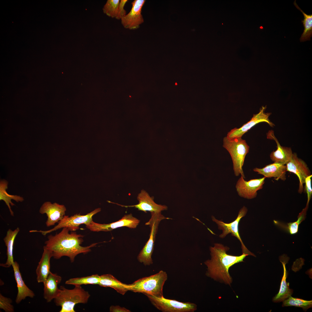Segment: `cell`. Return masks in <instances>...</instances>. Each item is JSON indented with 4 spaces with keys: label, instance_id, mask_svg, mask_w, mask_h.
Listing matches in <instances>:
<instances>
[{
    "label": "cell",
    "instance_id": "cell-1",
    "mask_svg": "<svg viewBox=\"0 0 312 312\" xmlns=\"http://www.w3.org/2000/svg\"><path fill=\"white\" fill-rule=\"evenodd\" d=\"M70 231L68 228L64 227L60 233L55 235H49L48 240L45 242L44 246L52 252L53 257L54 259H57L62 257L66 256L73 263L78 255L90 252L91 248L95 246L97 243L82 246L81 245L83 241V236L75 232L69 233Z\"/></svg>",
    "mask_w": 312,
    "mask_h": 312
},
{
    "label": "cell",
    "instance_id": "cell-2",
    "mask_svg": "<svg viewBox=\"0 0 312 312\" xmlns=\"http://www.w3.org/2000/svg\"><path fill=\"white\" fill-rule=\"evenodd\" d=\"M229 248L220 243H215L213 247L209 248L211 259L204 262L207 267L206 275L214 280L231 285L232 278L229 270L235 264L244 261L248 255L242 253L236 256L228 254L226 252Z\"/></svg>",
    "mask_w": 312,
    "mask_h": 312
},
{
    "label": "cell",
    "instance_id": "cell-3",
    "mask_svg": "<svg viewBox=\"0 0 312 312\" xmlns=\"http://www.w3.org/2000/svg\"><path fill=\"white\" fill-rule=\"evenodd\" d=\"M72 289L60 287V292L54 299L56 305L61 307L60 312H75L74 307L79 303L86 304L90 295L81 285H76Z\"/></svg>",
    "mask_w": 312,
    "mask_h": 312
},
{
    "label": "cell",
    "instance_id": "cell-4",
    "mask_svg": "<svg viewBox=\"0 0 312 312\" xmlns=\"http://www.w3.org/2000/svg\"><path fill=\"white\" fill-rule=\"evenodd\" d=\"M167 279L166 272L161 270L155 274L135 281L130 284V291L161 297L163 296V287Z\"/></svg>",
    "mask_w": 312,
    "mask_h": 312
},
{
    "label": "cell",
    "instance_id": "cell-5",
    "mask_svg": "<svg viewBox=\"0 0 312 312\" xmlns=\"http://www.w3.org/2000/svg\"><path fill=\"white\" fill-rule=\"evenodd\" d=\"M223 142V146L231 156L235 175L237 177L241 174L245 179L242 167L246 156L249 152V146L242 137L229 139L226 137L224 138Z\"/></svg>",
    "mask_w": 312,
    "mask_h": 312
},
{
    "label": "cell",
    "instance_id": "cell-6",
    "mask_svg": "<svg viewBox=\"0 0 312 312\" xmlns=\"http://www.w3.org/2000/svg\"><path fill=\"white\" fill-rule=\"evenodd\" d=\"M151 213V218L145 224V225L149 226L150 228L149 238L137 257L138 261L146 266L150 265L153 263L152 255L154 250L156 235L160 222L165 219H169L165 217L161 212Z\"/></svg>",
    "mask_w": 312,
    "mask_h": 312
},
{
    "label": "cell",
    "instance_id": "cell-7",
    "mask_svg": "<svg viewBox=\"0 0 312 312\" xmlns=\"http://www.w3.org/2000/svg\"><path fill=\"white\" fill-rule=\"evenodd\" d=\"M101 210V208H97L86 215H82L79 213L70 217L65 215L63 218L58 222V224L52 229L47 231L32 230L29 232L31 233H40L42 235H46L48 233L64 227L68 228L70 231H75L78 230L79 226L82 224H85L86 225L89 224L93 221V216Z\"/></svg>",
    "mask_w": 312,
    "mask_h": 312
},
{
    "label": "cell",
    "instance_id": "cell-8",
    "mask_svg": "<svg viewBox=\"0 0 312 312\" xmlns=\"http://www.w3.org/2000/svg\"><path fill=\"white\" fill-rule=\"evenodd\" d=\"M145 295L155 308L163 312H194L197 309V305L194 303L182 302L166 298L164 296L158 297Z\"/></svg>",
    "mask_w": 312,
    "mask_h": 312
},
{
    "label": "cell",
    "instance_id": "cell-9",
    "mask_svg": "<svg viewBox=\"0 0 312 312\" xmlns=\"http://www.w3.org/2000/svg\"><path fill=\"white\" fill-rule=\"evenodd\" d=\"M247 211V208L245 206H243L239 210L235 220L229 223H226L222 221L218 220L213 216H212L211 218L213 221L217 224L218 229L222 231V233L219 235L220 237L224 238L227 235L231 233L232 236L235 237L240 241L241 244L242 253L255 257L244 245L239 233L238 225L239 222L241 219L246 216Z\"/></svg>",
    "mask_w": 312,
    "mask_h": 312
},
{
    "label": "cell",
    "instance_id": "cell-10",
    "mask_svg": "<svg viewBox=\"0 0 312 312\" xmlns=\"http://www.w3.org/2000/svg\"><path fill=\"white\" fill-rule=\"evenodd\" d=\"M140 220L133 217L132 214L125 215L120 220L111 223L100 224L92 221L86 227L90 231L94 232L111 231L117 228L126 227L130 229L136 228L140 223Z\"/></svg>",
    "mask_w": 312,
    "mask_h": 312
},
{
    "label": "cell",
    "instance_id": "cell-11",
    "mask_svg": "<svg viewBox=\"0 0 312 312\" xmlns=\"http://www.w3.org/2000/svg\"><path fill=\"white\" fill-rule=\"evenodd\" d=\"M265 177L245 181L241 176L237 181L235 187L238 195L240 197L248 199L255 198L257 192L263 188Z\"/></svg>",
    "mask_w": 312,
    "mask_h": 312
},
{
    "label": "cell",
    "instance_id": "cell-12",
    "mask_svg": "<svg viewBox=\"0 0 312 312\" xmlns=\"http://www.w3.org/2000/svg\"><path fill=\"white\" fill-rule=\"evenodd\" d=\"M266 108V106H262L260 109L259 112L257 114H254L249 121L243 125L241 127L239 128H235L228 132L226 137L229 139L242 137L245 133L252 127L261 122H266L271 127H273L274 125V124L269 119L271 113L265 112Z\"/></svg>",
    "mask_w": 312,
    "mask_h": 312
},
{
    "label": "cell",
    "instance_id": "cell-13",
    "mask_svg": "<svg viewBox=\"0 0 312 312\" xmlns=\"http://www.w3.org/2000/svg\"><path fill=\"white\" fill-rule=\"evenodd\" d=\"M145 2V0H135L132 1L130 11L120 19L121 24L124 28L130 30L136 29L144 22L141 13L142 8Z\"/></svg>",
    "mask_w": 312,
    "mask_h": 312
},
{
    "label": "cell",
    "instance_id": "cell-14",
    "mask_svg": "<svg viewBox=\"0 0 312 312\" xmlns=\"http://www.w3.org/2000/svg\"><path fill=\"white\" fill-rule=\"evenodd\" d=\"M137 199L138 203L131 205H124L111 201H108V202L126 208L134 207L137 209L139 211L145 213L147 211H149L151 213L161 212L168 209V207L166 205L158 204L155 203L154 200V197L151 196L144 189L141 190L138 194Z\"/></svg>",
    "mask_w": 312,
    "mask_h": 312
},
{
    "label": "cell",
    "instance_id": "cell-15",
    "mask_svg": "<svg viewBox=\"0 0 312 312\" xmlns=\"http://www.w3.org/2000/svg\"><path fill=\"white\" fill-rule=\"evenodd\" d=\"M287 171L292 172L298 177L299 181L298 192L301 194L303 191V184L306 178L311 175V172L306 163L299 158L296 153H293L291 160L286 165Z\"/></svg>",
    "mask_w": 312,
    "mask_h": 312
},
{
    "label": "cell",
    "instance_id": "cell-16",
    "mask_svg": "<svg viewBox=\"0 0 312 312\" xmlns=\"http://www.w3.org/2000/svg\"><path fill=\"white\" fill-rule=\"evenodd\" d=\"M66 211V208L64 205L56 203H51L47 201L42 205L39 211L41 214H46L47 218L45 224L49 227L54 225L61 220L65 216Z\"/></svg>",
    "mask_w": 312,
    "mask_h": 312
},
{
    "label": "cell",
    "instance_id": "cell-17",
    "mask_svg": "<svg viewBox=\"0 0 312 312\" xmlns=\"http://www.w3.org/2000/svg\"><path fill=\"white\" fill-rule=\"evenodd\" d=\"M267 138L274 140L277 144V149L273 151L270 155L271 160L274 162L286 165L291 160L293 156V153L291 148L281 146L272 131L268 132Z\"/></svg>",
    "mask_w": 312,
    "mask_h": 312
},
{
    "label": "cell",
    "instance_id": "cell-18",
    "mask_svg": "<svg viewBox=\"0 0 312 312\" xmlns=\"http://www.w3.org/2000/svg\"><path fill=\"white\" fill-rule=\"evenodd\" d=\"M253 170L265 178L273 177L276 181L281 179L284 181L286 179V165L279 163L274 162L262 168H255Z\"/></svg>",
    "mask_w": 312,
    "mask_h": 312
},
{
    "label": "cell",
    "instance_id": "cell-19",
    "mask_svg": "<svg viewBox=\"0 0 312 312\" xmlns=\"http://www.w3.org/2000/svg\"><path fill=\"white\" fill-rule=\"evenodd\" d=\"M62 280V278L60 276L50 272L43 283L44 297L47 302H51L59 294L60 289L58 288V285Z\"/></svg>",
    "mask_w": 312,
    "mask_h": 312
},
{
    "label": "cell",
    "instance_id": "cell-20",
    "mask_svg": "<svg viewBox=\"0 0 312 312\" xmlns=\"http://www.w3.org/2000/svg\"><path fill=\"white\" fill-rule=\"evenodd\" d=\"M289 258L285 254L279 257V259L282 263L283 268V274L281 280L280 288L278 293L272 298V301L274 302H283L285 299L291 296L293 290L289 288V283L286 281L287 276V272L286 268V264L288 263Z\"/></svg>",
    "mask_w": 312,
    "mask_h": 312
},
{
    "label": "cell",
    "instance_id": "cell-21",
    "mask_svg": "<svg viewBox=\"0 0 312 312\" xmlns=\"http://www.w3.org/2000/svg\"><path fill=\"white\" fill-rule=\"evenodd\" d=\"M12 266L17 287L18 292L16 299V303H19L27 297L34 298L35 294L25 285L22 277L18 263L16 261H14Z\"/></svg>",
    "mask_w": 312,
    "mask_h": 312
},
{
    "label": "cell",
    "instance_id": "cell-22",
    "mask_svg": "<svg viewBox=\"0 0 312 312\" xmlns=\"http://www.w3.org/2000/svg\"><path fill=\"white\" fill-rule=\"evenodd\" d=\"M53 257L52 252L43 247V252L36 270L38 283H43L50 272V261Z\"/></svg>",
    "mask_w": 312,
    "mask_h": 312
},
{
    "label": "cell",
    "instance_id": "cell-23",
    "mask_svg": "<svg viewBox=\"0 0 312 312\" xmlns=\"http://www.w3.org/2000/svg\"><path fill=\"white\" fill-rule=\"evenodd\" d=\"M99 285L101 287H109L114 289L119 293L124 295L130 291V284L122 283L110 274H106L100 276Z\"/></svg>",
    "mask_w": 312,
    "mask_h": 312
},
{
    "label": "cell",
    "instance_id": "cell-24",
    "mask_svg": "<svg viewBox=\"0 0 312 312\" xmlns=\"http://www.w3.org/2000/svg\"><path fill=\"white\" fill-rule=\"evenodd\" d=\"M19 231L20 229L18 227L14 231L9 229L7 231L6 235L3 239L7 247V258L5 263L0 264L1 266L5 268H9L12 266L14 263L13 249L14 242Z\"/></svg>",
    "mask_w": 312,
    "mask_h": 312
},
{
    "label": "cell",
    "instance_id": "cell-25",
    "mask_svg": "<svg viewBox=\"0 0 312 312\" xmlns=\"http://www.w3.org/2000/svg\"><path fill=\"white\" fill-rule=\"evenodd\" d=\"M308 207L309 205H306L305 208L299 214L297 220L295 222L285 224L279 221L274 220V223L279 228L290 234H295L298 232L299 224L305 218Z\"/></svg>",
    "mask_w": 312,
    "mask_h": 312
},
{
    "label": "cell",
    "instance_id": "cell-26",
    "mask_svg": "<svg viewBox=\"0 0 312 312\" xmlns=\"http://www.w3.org/2000/svg\"><path fill=\"white\" fill-rule=\"evenodd\" d=\"M8 182L6 180L0 181V200H3L5 202L9 209L11 215L14 216V212L11 209L10 204L12 206L14 205L15 204L12 202L11 200H14L18 202H22L24 200V198L20 196L8 194L6 191V190L8 188Z\"/></svg>",
    "mask_w": 312,
    "mask_h": 312
},
{
    "label": "cell",
    "instance_id": "cell-27",
    "mask_svg": "<svg viewBox=\"0 0 312 312\" xmlns=\"http://www.w3.org/2000/svg\"><path fill=\"white\" fill-rule=\"evenodd\" d=\"M294 4L297 9L300 10L302 13L304 18L302 21V22L304 27L303 32L300 38V42H304L309 40L312 35V14H307L305 13L297 4L296 0Z\"/></svg>",
    "mask_w": 312,
    "mask_h": 312
},
{
    "label": "cell",
    "instance_id": "cell-28",
    "mask_svg": "<svg viewBox=\"0 0 312 312\" xmlns=\"http://www.w3.org/2000/svg\"><path fill=\"white\" fill-rule=\"evenodd\" d=\"M100 277L98 274L81 277L70 278L66 281L65 284L74 285H82L99 284Z\"/></svg>",
    "mask_w": 312,
    "mask_h": 312
},
{
    "label": "cell",
    "instance_id": "cell-29",
    "mask_svg": "<svg viewBox=\"0 0 312 312\" xmlns=\"http://www.w3.org/2000/svg\"><path fill=\"white\" fill-rule=\"evenodd\" d=\"M282 307L295 306L301 307L304 311L312 307V301L289 297L283 301Z\"/></svg>",
    "mask_w": 312,
    "mask_h": 312
},
{
    "label": "cell",
    "instance_id": "cell-30",
    "mask_svg": "<svg viewBox=\"0 0 312 312\" xmlns=\"http://www.w3.org/2000/svg\"><path fill=\"white\" fill-rule=\"evenodd\" d=\"M120 1L119 0H107L103 8V13L109 17L116 18Z\"/></svg>",
    "mask_w": 312,
    "mask_h": 312
},
{
    "label": "cell",
    "instance_id": "cell-31",
    "mask_svg": "<svg viewBox=\"0 0 312 312\" xmlns=\"http://www.w3.org/2000/svg\"><path fill=\"white\" fill-rule=\"evenodd\" d=\"M12 300L10 298L0 294V308L6 312H13L14 307L12 304Z\"/></svg>",
    "mask_w": 312,
    "mask_h": 312
},
{
    "label": "cell",
    "instance_id": "cell-32",
    "mask_svg": "<svg viewBox=\"0 0 312 312\" xmlns=\"http://www.w3.org/2000/svg\"><path fill=\"white\" fill-rule=\"evenodd\" d=\"M312 175L311 174L307 177L305 179L304 188L303 191L307 193V201L306 205H309L310 200L312 195V189L311 187V180Z\"/></svg>",
    "mask_w": 312,
    "mask_h": 312
},
{
    "label": "cell",
    "instance_id": "cell-33",
    "mask_svg": "<svg viewBox=\"0 0 312 312\" xmlns=\"http://www.w3.org/2000/svg\"><path fill=\"white\" fill-rule=\"evenodd\" d=\"M128 1V0H120L118 5L117 14L116 18L120 20L126 15V11L124 9L125 6Z\"/></svg>",
    "mask_w": 312,
    "mask_h": 312
},
{
    "label": "cell",
    "instance_id": "cell-34",
    "mask_svg": "<svg viewBox=\"0 0 312 312\" xmlns=\"http://www.w3.org/2000/svg\"><path fill=\"white\" fill-rule=\"evenodd\" d=\"M109 311L110 312H131V311L129 309L124 307H122L118 305H112L109 308Z\"/></svg>",
    "mask_w": 312,
    "mask_h": 312
}]
</instances>
